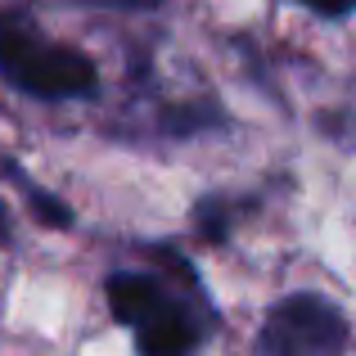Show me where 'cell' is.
Instances as JSON below:
<instances>
[{
  "label": "cell",
  "mask_w": 356,
  "mask_h": 356,
  "mask_svg": "<svg viewBox=\"0 0 356 356\" xmlns=\"http://www.w3.org/2000/svg\"><path fill=\"white\" fill-rule=\"evenodd\" d=\"M104 293L108 312L131 330L140 356H194V348L208 334V321L185 298H176L163 275L118 270Z\"/></svg>",
  "instance_id": "2"
},
{
  "label": "cell",
  "mask_w": 356,
  "mask_h": 356,
  "mask_svg": "<svg viewBox=\"0 0 356 356\" xmlns=\"http://www.w3.org/2000/svg\"><path fill=\"white\" fill-rule=\"evenodd\" d=\"M0 77L36 99H81L95 90V63L50 41L23 9H0Z\"/></svg>",
  "instance_id": "1"
},
{
  "label": "cell",
  "mask_w": 356,
  "mask_h": 356,
  "mask_svg": "<svg viewBox=\"0 0 356 356\" xmlns=\"http://www.w3.org/2000/svg\"><path fill=\"white\" fill-rule=\"evenodd\" d=\"M348 321L334 302L316 293H293L270 307L257 339V356H343Z\"/></svg>",
  "instance_id": "3"
},
{
  "label": "cell",
  "mask_w": 356,
  "mask_h": 356,
  "mask_svg": "<svg viewBox=\"0 0 356 356\" xmlns=\"http://www.w3.org/2000/svg\"><path fill=\"white\" fill-rule=\"evenodd\" d=\"M90 5H113V9H154L158 0H90Z\"/></svg>",
  "instance_id": "5"
},
{
  "label": "cell",
  "mask_w": 356,
  "mask_h": 356,
  "mask_svg": "<svg viewBox=\"0 0 356 356\" xmlns=\"http://www.w3.org/2000/svg\"><path fill=\"white\" fill-rule=\"evenodd\" d=\"M9 243V221H5V208H0V248Z\"/></svg>",
  "instance_id": "6"
},
{
  "label": "cell",
  "mask_w": 356,
  "mask_h": 356,
  "mask_svg": "<svg viewBox=\"0 0 356 356\" xmlns=\"http://www.w3.org/2000/svg\"><path fill=\"white\" fill-rule=\"evenodd\" d=\"M302 5H312L316 14H325V18H343V14L356 9V0H302Z\"/></svg>",
  "instance_id": "4"
}]
</instances>
